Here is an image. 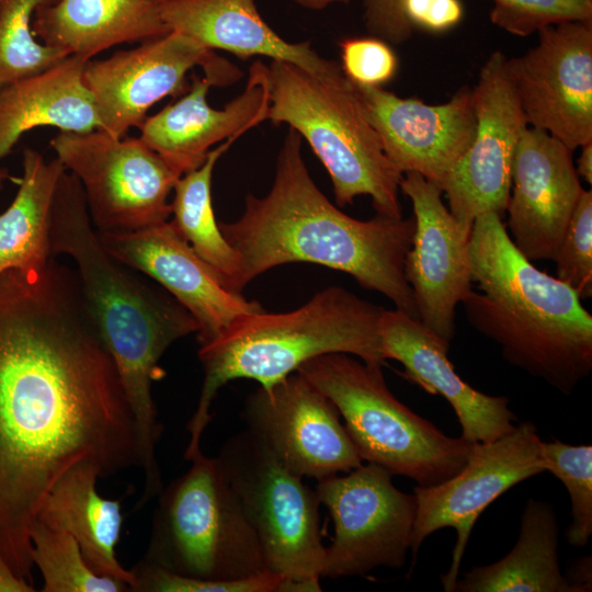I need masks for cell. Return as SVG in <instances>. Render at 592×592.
Returning <instances> with one entry per match:
<instances>
[{
    "label": "cell",
    "mask_w": 592,
    "mask_h": 592,
    "mask_svg": "<svg viewBox=\"0 0 592 592\" xmlns=\"http://www.w3.org/2000/svg\"><path fill=\"white\" fill-rule=\"evenodd\" d=\"M52 255L66 254L77 277L95 330L112 357L128 400L140 445L144 488L149 501L161 491L157 443L162 432L152 398L158 365L177 340L197 332L192 315L167 291L136 276L113 258L92 228L78 178L61 174L52 207Z\"/></svg>",
    "instance_id": "obj_3"
},
{
    "label": "cell",
    "mask_w": 592,
    "mask_h": 592,
    "mask_svg": "<svg viewBox=\"0 0 592 592\" xmlns=\"http://www.w3.org/2000/svg\"><path fill=\"white\" fill-rule=\"evenodd\" d=\"M217 57L197 41L170 31L137 48L88 60L82 79L92 94L100 129L121 138L130 127L139 128L153 104L184 92L193 67L204 69Z\"/></svg>",
    "instance_id": "obj_19"
},
{
    "label": "cell",
    "mask_w": 592,
    "mask_h": 592,
    "mask_svg": "<svg viewBox=\"0 0 592 592\" xmlns=\"http://www.w3.org/2000/svg\"><path fill=\"white\" fill-rule=\"evenodd\" d=\"M591 557L584 556L578 559L569 569L566 580L573 587L576 592H588L592 588Z\"/></svg>",
    "instance_id": "obj_39"
},
{
    "label": "cell",
    "mask_w": 592,
    "mask_h": 592,
    "mask_svg": "<svg viewBox=\"0 0 592 592\" xmlns=\"http://www.w3.org/2000/svg\"><path fill=\"white\" fill-rule=\"evenodd\" d=\"M490 20L516 36L569 21L592 22V0H492Z\"/></svg>",
    "instance_id": "obj_34"
},
{
    "label": "cell",
    "mask_w": 592,
    "mask_h": 592,
    "mask_svg": "<svg viewBox=\"0 0 592 592\" xmlns=\"http://www.w3.org/2000/svg\"><path fill=\"white\" fill-rule=\"evenodd\" d=\"M540 445L535 425L521 422L492 442L473 443L466 465L456 475L435 486L414 487L417 515L410 545L413 562L424 539L434 532L452 527L457 535L451 566L440 577L446 592H454L479 515L510 488L545 471Z\"/></svg>",
    "instance_id": "obj_12"
},
{
    "label": "cell",
    "mask_w": 592,
    "mask_h": 592,
    "mask_svg": "<svg viewBox=\"0 0 592 592\" xmlns=\"http://www.w3.org/2000/svg\"><path fill=\"white\" fill-rule=\"evenodd\" d=\"M392 475L367 463L318 481L334 537L326 547L321 579L365 576L378 567H403L410 550L417 498L399 490Z\"/></svg>",
    "instance_id": "obj_11"
},
{
    "label": "cell",
    "mask_w": 592,
    "mask_h": 592,
    "mask_svg": "<svg viewBox=\"0 0 592 592\" xmlns=\"http://www.w3.org/2000/svg\"><path fill=\"white\" fill-rule=\"evenodd\" d=\"M243 422L287 469L317 481L363 464L333 402L294 372L244 401Z\"/></svg>",
    "instance_id": "obj_15"
},
{
    "label": "cell",
    "mask_w": 592,
    "mask_h": 592,
    "mask_svg": "<svg viewBox=\"0 0 592 592\" xmlns=\"http://www.w3.org/2000/svg\"><path fill=\"white\" fill-rule=\"evenodd\" d=\"M140 467L135 420L76 272L0 275V555L32 580L31 532L70 467Z\"/></svg>",
    "instance_id": "obj_1"
},
{
    "label": "cell",
    "mask_w": 592,
    "mask_h": 592,
    "mask_svg": "<svg viewBox=\"0 0 592 592\" xmlns=\"http://www.w3.org/2000/svg\"><path fill=\"white\" fill-rule=\"evenodd\" d=\"M241 72L221 58L193 76L189 92L139 126L140 139L181 174L204 163L210 148L230 137H240L266 119L269 110L267 66L255 60L244 90L221 110L213 109L207 93L213 86L229 84Z\"/></svg>",
    "instance_id": "obj_16"
},
{
    "label": "cell",
    "mask_w": 592,
    "mask_h": 592,
    "mask_svg": "<svg viewBox=\"0 0 592 592\" xmlns=\"http://www.w3.org/2000/svg\"><path fill=\"white\" fill-rule=\"evenodd\" d=\"M400 191L410 198L415 221L405 275L419 320L449 342L455 335L456 307L474 289L468 255L471 230L451 214L443 191L421 174L403 173Z\"/></svg>",
    "instance_id": "obj_17"
},
{
    "label": "cell",
    "mask_w": 592,
    "mask_h": 592,
    "mask_svg": "<svg viewBox=\"0 0 592 592\" xmlns=\"http://www.w3.org/2000/svg\"><path fill=\"white\" fill-rule=\"evenodd\" d=\"M130 571L132 592H295L291 582L269 570L235 581H205L140 559Z\"/></svg>",
    "instance_id": "obj_33"
},
{
    "label": "cell",
    "mask_w": 592,
    "mask_h": 592,
    "mask_svg": "<svg viewBox=\"0 0 592 592\" xmlns=\"http://www.w3.org/2000/svg\"><path fill=\"white\" fill-rule=\"evenodd\" d=\"M538 43L506 57V71L527 126L571 151L592 141V22L543 27Z\"/></svg>",
    "instance_id": "obj_13"
},
{
    "label": "cell",
    "mask_w": 592,
    "mask_h": 592,
    "mask_svg": "<svg viewBox=\"0 0 592 592\" xmlns=\"http://www.w3.org/2000/svg\"><path fill=\"white\" fill-rule=\"evenodd\" d=\"M540 455L545 471L563 483L570 498L566 539L573 547H584L592 535V446L542 441Z\"/></svg>",
    "instance_id": "obj_32"
},
{
    "label": "cell",
    "mask_w": 592,
    "mask_h": 592,
    "mask_svg": "<svg viewBox=\"0 0 592 592\" xmlns=\"http://www.w3.org/2000/svg\"><path fill=\"white\" fill-rule=\"evenodd\" d=\"M267 78L266 119L287 124L307 140L330 175L337 204L368 195L378 215L402 218L403 174L387 158L355 84L327 83L280 60H271Z\"/></svg>",
    "instance_id": "obj_6"
},
{
    "label": "cell",
    "mask_w": 592,
    "mask_h": 592,
    "mask_svg": "<svg viewBox=\"0 0 592 592\" xmlns=\"http://www.w3.org/2000/svg\"><path fill=\"white\" fill-rule=\"evenodd\" d=\"M88 60L68 56L57 65L0 87V159L25 132L39 126L89 133L101 128L83 83Z\"/></svg>",
    "instance_id": "obj_25"
},
{
    "label": "cell",
    "mask_w": 592,
    "mask_h": 592,
    "mask_svg": "<svg viewBox=\"0 0 592 592\" xmlns=\"http://www.w3.org/2000/svg\"><path fill=\"white\" fill-rule=\"evenodd\" d=\"M164 0H58L35 12L33 35L44 45L86 60L122 43L146 42L170 32Z\"/></svg>",
    "instance_id": "obj_24"
},
{
    "label": "cell",
    "mask_w": 592,
    "mask_h": 592,
    "mask_svg": "<svg viewBox=\"0 0 592 592\" xmlns=\"http://www.w3.org/2000/svg\"><path fill=\"white\" fill-rule=\"evenodd\" d=\"M9 178L10 177H9L8 172L5 170L0 169V189L3 185V182Z\"/></svg>",
    "instance_id": "obj_43"
},
{
    "label": "cell",
    "mask_w": 592,
    "mask_h": 592,
    "mask_svg": "<svg viewBox=\"0 0 592 592\" xmlns=\"http://www.w3.org/2000/svg\"><path fill=\"white\" fill-rule=\"evenodd\" d=\"M23 175L12 204L0 215V275L16 270L38 274L52 259V207L64 164L58 158L47 162L26 148Z\"/></svg>",
    "instance_id": "obj_28"
},
{
    "label": "cell",
    "mask_w": 592,
    "mask_h": 592,
    "mask_svg": "<svg viewBox=\"0 0 592 592\" xmlns=\"http://www.w3.org/2000/svg\"><path fill=\"white\" fill-rule=\"evenodd\" d=\"M384 309L345 288L330 286L293 311L244 316L214 341L200 345L204 380L187 424L184 458L190 460L202 452L213 400L230 380L248 378L266 387L329 353H345L383 366L379 323Z\"/></svg>",
    "instance_id": "obj_5"
},
{
    "label": "cell",
    "mask_w": 592,
    "mask_h": 592,
    "mask_svg": "<svg viewBox=\"0 0 592 592\" xmlns=\"http://www.w3.org/2000/svg\"><path fill=\"white\" fill-rule=\"evenodd\" d=\"M355 87L390 162L402 174L417 172L442 190L474 137L471 89L463 86L447 102L431 105L382 87Z\"/></svg>",
    "instance_id": "obj_20"
},
{
    "label": "cell",
    "mask_w": 592,
    "mask_h": 592,
    "mask_svg": "<svg viewBox=\"0 0 592 592\" xmlns=\"http://www.w3.org/2000/svg\"><path fill=\"white\" fill-rule=\"evenodd\" d=\"M577 160L576 172L585 182L592 184V141L583 145Z\"/></svg>",
    "instance_id": "obj_41"
},
{
    "label": "cell",
    "mask_w": 592,
    "mask_h": 592,
    "mask_svg": "<svg viewBox=\"0 0 592 592\" xmlns=\"http://www.w3.org/2000/svg\"><path fill=\"white\" fill-rule=\"evenodd\" d=\"M583 190L572 151L527 126L515 151L505 209L511 239L525 258L554 261Z\"/></svg>",
    "instance_id": "obj_21"
},
{
    "label": "cell",
    "mask_w": 592,
    "mask_h": 592,
    "mask_svg": "<svg viewBox=\"0 0 592 592\" xmlns=\"http://www.w3.org/2000/svg\"><path fill=\"white\" fill-rule=\"evenodd\" d=\"M237 138L226 139L208 152L202 166L182 174L174 184L171 203L172 221L180 234L215 272L220 284L234 293H238L240 260L216 221L212 205V177L216 162Z\"/></svg>",
    "instance_id": "obj_29"
},
{
    "label": "cell",
    "mask_w": 592,
    "mask_h": 592,
    "mask_svg": "<svg viewBox=\"0 0 592 592\" xmlns=\"http://www.w3.org/2000/svg\"><path fill=\"white\" fill-rule=\"evenodd\" d=\"M162 488L143 559L205 581H235L266 570L263 554L216 457L202 452Z\"/></svg>",
    "instance_id": "obj_8"
},
{
    "label": "cell",
    "mask_w": 592,
    "mask_h": 592,
    "mask_svg": "<svg viewBox=\"0 0 592 592\" xmlns=\"http://www.w3.org/2000/svg\"><path fill=\"white\" fill-rule=\"evenodd\" d=\"M299 5L311 9L321 10L333 3H349L350 0H294Z\"/></svg>",
    "instance_id": "obj_42"
},
{
    "label": "cell",
    "mask_w": 592,
    "mask_h": 592,
    "mask_svg": "<svg viewBox=\"0 0 592 592\" xmlns=\"http://www.w3.org/2000/svg\"><path fill=\"white\" fill-rule=\"evenodd\" d=\"M58 0H0V87L42 72L68 57L33 37L32 16Z\"/></svg>",
    "instance_id": "obj_31"
},
{
    "label": "cell",
    "mask_w": 592,
    "mask_h": 592,
    "mask_svg": "<svg viewBox=\"0 0 592 592\" xmlns=\"http://www.w3.org/2000/svg\"><path fill=\"white\" fill-rule=\"evenodd\" d=\"M364 20L373 36L391 44L406 42L413 32L401 12L400 0H364Z\"/></svg>",
    "instance_id": "obj_38"
},
{
    "label": "cell",
    "mask_w": 592,
    "mask_h": 592,
    "mask_svg": "<svg viewBox=\"0 0 592 592\" xmlns=\"http://www.w3.org/2000/svg\"><path fill=\"white\" fill-rule=\"evenodd\" d=\"M219 228L240 260L237 292L265 271L310 262L350 274L366 289L389 298L419 319L405 261L412 246L414 217L376 215L358 220L337 208L311 179L301 137L289 128L277 156L270 192L249 194L242 215Z\"/></svg>",
    "instance_id": "obj_2"
},
{
    "label": "cell",
    "mask_w": 592,
    "mask_h": 592,
    "mask_svg": "<svg viewBox=\"0 0 592 592\" xmlns=\"http://www.w3.org/2000/svg\"><path fill=\"white\" fill-rule=\"evenodd\" d=\"M557 278L580 298L592 296V191L583 190L554 259Z\"/></svg>",
    "instance_id": "obj_35"
},
{
    "label": "cell",
    "mask_w": 592,
    "mask_h": 592,
    "mask_svg": "<svg viewBox=\"0 0 592 592\" xmlns=\"http://www.w3.org/2000/svg\"><path fill=\"white\" fill-rule=\"evenodd\" d=\"M31 544L32 562L43 577V592H129L124 581L94 572L68 533L36 520Z\"/></svg>",
    "instance_id": "obj_30"
},
{
    "label": "cell",
    "mask_w": 592,
    "mask_h": 592,
    "mask_svg": "<svg viewBox=\"0 0 592 592\" xmlns=\"http://www.w3.org/2000/svg\"><path fill=\"white\" fill-rule=\"evenodd\" d=\"M379 334L385 358L402 364V376L431 395H441L454 409L464 440L492 442L514 428L516 417L504 396L483 394L455 372L449 342L402 310L384 309Z\"/></svg>",
    "instance_id": "obj_22"
},
{
    "label": "cell",
    "mask_w": 592,
    "mask_h": 592,
    "mask_svg": "<svg viewBox=\"0 0 592 592\" xmlns=\"http://www.w3.org/2000/svg\"><path fill=\"white\" fill-rule=\"evenodd\" d=\"M34 585L18 577L0 555V592H33Z\"/></svg>",
    "instance_id": "obj_40"
},
{
    "label": "cell",
    "mask_w": 592,
    "mask_h": 592,
    "mask_svg": "<svg viewBox=\"0 0 592 592\" xmlns=\"http://www.w3.org/2000/svg\"><path fill=\"white\" fill-rule=\"evenodd\" d=\"M400 8L413 30L429 33H444L454 29L465 13L460 0H400Z\"/></svg>",
    "instance_id": "obj_37"
},
{
    "label": "cell",
    "mask_w": 592,
    "mask_h": 592,
    "mask_svg": "<svg viewBox=\"0 0 592 592\" xmlns=\"http://www.w3.org/2000/svg\"><path fill=\"white\" fill-rule=\"evenodd\" d=\"M468 255L479 289L462 303L469 323L510 364L570 395L592 369V316L578 293L525 258L496 213L475 219Z\"/></svg>",
    "instance_id": "obj_4"
},
{
    "label": "cell",
    "mask_w": 592,
    "mask_h": 592,
    "mask_svg": "<svg viewBox=\"0 0 592 592\" xmlns=\"http://www.w3.org/2000/svg\"><path fill=\"white\" fill-rule=\"evenodd\" d=\"M50 146L80 181L99 232L136 231L170 217L168 197L182 174L140 138L60 132Z\"/></svg>",
    "instance_id": "obj_10"
},
{
    "label": "cell",
    "mask_w": 592,
    "mask_h": 592,
    "mask_svg": "<svg viewBox=\"0 0 592 592\" xmlns=\"http://www.w3.org/2000/svg\"><path fill=\"white\" fill-rule=\"evenodd\" d=\"M558 523L553 506L530 499L514 547L500 560L470 569L456 592H576L558 562Z\"/></svg>",
    "instance_id": "obj_27"
},
{
    "label": "cell",
    "mask_w": 592,
    "mask_h": 592,
    "mask_svg": "<svg viewBox=\"0 0 592 592\" xmlns=\"http://www.w3.org/2000/svg\"><path fill=\"white\" fill-rule=\"evenodd\" d=\"M471 96L474 137L442 186L451 214L467 230L481 214L503 217L515 151L527 127L502 52L496 50L488 57Z\"/></svg>",
    "instance_id": "obj_14"
},
{
    "label": "cell",
    "mask_w": 592,
    "mask_h": 592,
    "mask_svg": "<svg viewBox=\"0 0 592 592\" xmlns=\"http://www.w3.org/2000/svg\"><path fill=\"white\" fill-rule=\"evenodd\" d=\"M161 14L170 31L208 49H223L244 59L263 56L289 62L327 83L348 79L338 62L318 55L309 42L282 38L262 19L255 0H164Z\"/></svg>",
    "instance_id": "obj_23"
},
{
    "label": "cell",
    "mask_w": 592,
    "mask_h": 592,
    "mask_svg": "<svg viewBox=\"0 0 592 592\" xmlns=\"http://www.w3.org/2000/svg\"><path fill=\"white\" fill-rule=\"evenodd\" d=\"M100 470L79 463L64 473L47 492L37 520L71 535L94 572L133 584L130 570L116 557L123 514L121 499L103 498L96 490Z\"/></svg>",
    "instance_id": "obj_26"
},
{
    "label": "cell",
    "mask_w": 592,
    "mask_h": 592,
    "mask_svg": "<svg viewBox=\"0 0 592 592\" xmlns=\"http://www.w3.org/2000/svg\"><path fill=\"white\" fill-rule=\"evenodd\" d=\"M304 375L337 407L361 459L420 487L439 485L463 469L473 443L445 435L389 390L380 365L345 353L305 362Z\"/></svg>",
    "instance_id": "obj_7"
},
{
    "label": "cell",
    "mask_w": 592,
    "mask_h": 592,
    "mask_svg": "<svg viewBox=\"0 0 592 592\" xmlns=\"http://www.w3.org/2000/svg\"><path fill=\"white\" fill-rule=\"evenodd\" d=\"M98 236L113 258L158 282L192 315L200 345L214 341L242 317L263 311L259 303L226 289L172 220Z\"/></svg>",
    "instance_id": "obj_18"
},
{
    "label": "cell",
    "mask_w": 592,
    "mask_h": 592,
    "mask_svg": "<svg viewBox=\"0 0 592 592\" xmlns=\"http://www.w3.org/2000/svg\"><path fill=\"white\" fill-rule=\"evenodd\" d=\"M259 540L266 570L296 592H320L326 547L316 490L244 430L216 456Z\"/></svg>",
    "instance_id": "obj_9"
},
{
    "label": "cell",
    "mask_w": 592,
    "mask_h": 592,
    "mask_svg": "<svg viewBox=\"0 0 592 592\" xmlns=\"http://www.w3.org/2000/svg\"><path fill=\"white\" fill-rule=\"evenodd\" d=\"M341 69L356 86L383 87L398 69V58L389 43L376 36L349 37L339 43Z\"/></svg>",
    "instance_id": "obj_36"
}]
</instances>
